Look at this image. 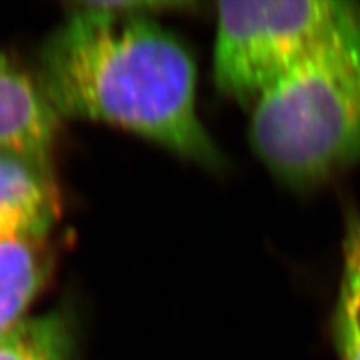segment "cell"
<instances>
[{
    "mask_svg": "<svg viewBox=\"0 0 360 360\" xmlns=\"http://www.w3.org/2000/svg\"><path fill=\"white\" fill-rule=\"evenodd\" d=\"M35 80L58 119L105 122L191 160H217L191 52L127 2L79 4L45 42Z\"/></svg>",
    "mask_w": 360,
    "mask_h": 360,
    "instance_id": "obj_1",
    "label": "cell"
},
{
    "mask_svg": "<svg viewBox=\"0 0 360 360\" xmlns=\"http://www.w3.org/2000/svg\"><path fill=\"white\" fill-rule=\"evenodd\" d=\"M250 139L282 179L307 182L360 155V20L254 103Z\"/></svg>",
    "mask_w": 360,
    "mask_h": 360,
    "instance_id": "obj_2",
    "label": "cell"
},
{
    "mask_svg": "<svg viewBox=\"0 0 360 360\" xmlns=\"http://www.w3.org/2000/svg\"><path fill=\"white\" fill-rule=\"evenodd\" d=\"M357 20V4L335 0L220 2L215 84L225 96L254 105L283 74Z\"/></svg>",
    "mask_w": 360,
    "mask_h": 360,
    "instance_id": "obj_3",
    "label": "cell"
},
{
    "mask_svg": "<svg viewBox=\"0 0 360 360\" xmlns=\"http://www.w3.org/2000/svg\"><path fill=\"white\" fill-rule=\"evenodd\" d=\"M58 217L51 152L0 146V242H42Z\"/></svg>",
    "mask_w": 360,
    "mask_h": 360,
    "instance_id": "obj_4",
    "label": "cell"
},
{
    "mask_svg": "<svg viewBox=\"0 0 360 360\" xmlns=\"http://www.w3.org/2000/svg\"><path fill=\"white\" fill-rule=\"evenodd\" d=\"M58 122L35 77L0 53V146L51 152Z\"/></svg>",
    "mask_w": 360,
    "mask_h": 360,
    "instance_id": "obj_5",
    "label": "cell"
},
{
    "mask_svg": "<svg viewBox=\"0 0 360 360\" xmlns=\"http://www.w3.org/2000/svg\"><path fill=\"white\" fill-rule=\"evenodd\" d=\"M42 242H0V337L27 317L47 278Z\"/></svg>",
    "mask_w": 360,
    "mask_h": 360,
    "instance_id": "obj_6",
    "label": "cell"
},
{
    "mask_svg": "<svg viewBox=\"0 0 360 360\" xmlns=\"http://www.w3.org/2000/svg\"><path fill=\"white\" fill-rule=\"evenodd\" d=\"M77 344L64 312L25 317L0 337V360H75Z\"/></svg>",
    "mask_w": 360,
    "mask_h": 360,
    "instance_id": "obj_7",
    "label": "cell"
},
{
    "mask_svg": "<svg viewBox=\"0 0 360 360\" xmlns=\"http://www.w3.org/2000/svg\"><path fill=\"white\" fill-rule=\"evenodd\" d=\"M335 304L334 335L342 360H360V217L350 215Z\"/></svg>",
    "mask_w": 360,
    "mask_h": 360,
    "instance_id": "obj_8",
    "label": "cell"
}]
</instances>
